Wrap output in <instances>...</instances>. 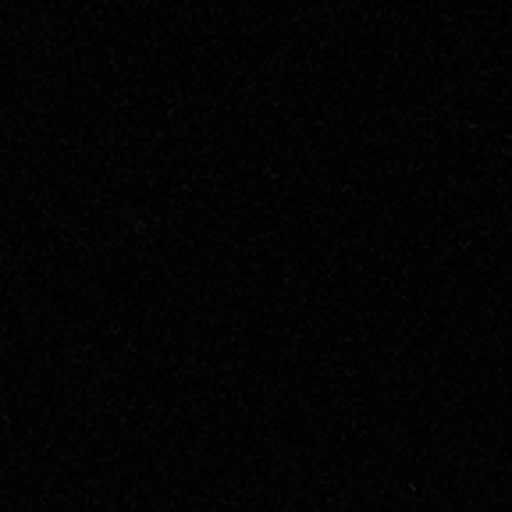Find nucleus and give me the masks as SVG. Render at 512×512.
<instances>
[]
</instances>
